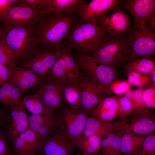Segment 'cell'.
Segmentation results:
<instances>
[{
    "mask_svg": "<svg viewBox=\"0 0 155 155\" xmlns=\"http://www.w3.org/2000/svg\"><path fill=\"white\" fill-rule=\"evenodd\" d=\"M127 76L128 82L130 84L143 87L152 84L150 76L146 75L133 72L129 73Z\"/></svg>",
    "mask_w": 155,
    "mask_h": 155,
    "instance_id": "36",
    "label": "cell"
},
{
    "mask_svg": "<svg viewBox=\"0 0 155 155\" xmlns=\"http://www.w3.org/2000/svg\"><path fill=\"white\" fill-rule=\"evenodd\" d=\"M121 0H92L84 4L76 11L78 23L88 21L96 22L98 19L113 11Z\"/></svg>",
    "mask_w": 155,
    "mask_h": 155,
    "instance_id": "13",
    "label": "cell"
},
{
    "mask_svg": "<svg viewBox=\"0 0 155 155\" xmlns=\"http://www.w3.org/2000/svg\"><path fill=\"white\" fill-rule=\"evenodd\" d=\"M48 74L51 75L58 83L65 84H76L67 69L60 53L58 57L49 70Z\"/></svg>",
    "mask_w": 155,
    "mask_h": 155,
    "instance_id": "26",
    "label": "cell"
},
{
    "mask_svg": "<svg viewBox=\"0 0 155 155\" xmlns=\"http://www.w3.org/2000/svg\"><path fill=\"white\" fill-rule=\"evenodd\" d=\"M72 50L63 43L59 51L67 69L76 83L78 78L81 72L78 69Z\"/></svg>",
    "mask_w": 155,
    "mask_h": 155,
    "instance_id": "29",
    "label": "cell"
},
{
    "mask_svg": "<svg viewBox=\"0 0 155 155\" xmlns=\"http://www.w3.org/2000/svg\"><path fill=\"white\" fill-rule=\"evenodd\" d=\"M144 26L149 30L155 31V8L152 10L147 20L144 23Z\"/></svg>",
    "mask_w": 155,
    "mask_h": 155,
    "instance_id": "44",
    "label": "cell"
},
{
    "mask_svg": "<svg viewBox=\"0 0 155 155\" xmlns=\"http://www.w3.org/2000/svg\"><path fill=\"white\" fill-rule=\"evenodd\" d=\"M119 155H123L121 153Z\"/></svg>",
    "mask_w": 155,
    "mask_h": 155,
    "instance_id": "49",
    "label": "cell"
},
{
    "mask_svg": "<svg viewBox=\"0 0 155 155\" xmlns=\"http://www.w3.org/2000/svg\"><path fill=\"white\" fill-rule=\"evenodd\" d=\"M87 3L84 0H50L49 12L51 13L75 12Z\"/></svg>",
    "mask_w": 155,
    "mask_h": 155,
    "instance_id": "27",
    "label": "cell"
},
{
    "mask_svg": "<svg viewBox=\"0 0 155 155\" xmlns=\"http://www.w3.org/2000/svg\"><path fill=\"white\" fill-rule=\"evenodd\" d=\"M46 15L44 11L38 8L18 4L10 8L1 22L15 26H28L35 24Z\"/></svg>",
    "mask_w": 155,
    "mask_h": 155,
    "instance_id": "11",
    "label": "cell"
},
{
    "mask_svg": "<svg viewBox=\"0 0 155 155\" xmlns=\"http://www.w3.org/2000/svg\"><path fill=\"white\" fill-rule=\"evenodd\" d=\"M81 110H73L64 104L56 115L59 127L68 136H80L88 117Z\"/></svg>",
    "mask_w": 155,
    "mask_h": 155,
    "instance_id": "10",
    "label": "cell"
},
{
    "mask_svg": "<svg viewBox=\"0 0 155 155\" xmlns=\"http://www.w3.org/2000/svg\"><path fill=\"white\" fill-rule=\"evenodd\" d=\"M11 154L6 135L0 131V155H11Z\"/></svg>",
    "mask_w": 155,
    "mask_h": 155,
    "instance_id": "42",
    "label": "cell"
},
{
    "mask_svg": "<svg viewBox=\"0 0 155 155\" xmlns=\"http://www.w3.org/2000/svg\"><path fill=\"white\" fill-rule=\"evenodd\" d=\"M96 22L110 36L119 38L127 36L132 27L129 15L119 6L97 20Z\"/></svg>",
    "mask_w": 155,
    "mask_h": 155,
    "instance_id": "9",
    "label": "cell"
},
{
    "mask_svg": "<svg viewBox=\"0 0 155 155\" xmlns=\"http://www.w3.org/2000/svg\"><path fill=\"white\" fill-rule=\"evenodd\" d=\"M59 54L55 47L34 48L17 66L41 76L48 74Z\"/></svg>",
    "mask_w": 155,
    "mask_h": 155,
    "instance_id": "7",
    "label": "cell"
},
{
    "mask_svg": "<svg viewBox=\"0 0 155 155\" xmlns=\"http://www.w3.org/2000/svg\"><path fill=\"white\" fill-rule=\"evenodd\" d=\"M127 11L133 18L134 27L143 28L153 9L154 0H122L119 6Z\"/></svg>",
    "mask_w": 155,
    "mask_h": 155,
    "instance_id": "16",
    "label": "cell"
},
{
    "mask_svg": "<svg viewBox=\"0 0 155 155\" xmlns=\"http://www.w3.org/2000/svg\"><path fill=\"white\" fill-rule=\"evenodd\" d=\"M23 106L31 114L54 116L57 113L46 106L35 94L25 95L22 99Z\"/></svg>",
    "mask_w": 155,
    "mask_h": 155,
    "instance_id": "24",
    "label": "cell"
},
{
    "mask_svg": "<svg viewBox=\"0 0 155 155\" xmlns=\"http://www.w3.org/2000/svg\"><path fill=\"white\" fill-rule=\"evenodd\" d=\"M74 56L79 69L90 77L102 93L112 95L111 84L121 77L118 70L84 54L77 52Z\"/></svg>",
    "mask_w": 155,
    "mask_h": 155,
    "instance_id": "3",
    "label": "cell"
},
{
    "mask_svg": "<svg viewBox=\"0 0 155 155\" xmlns=\"http://www.w3.org/2000/svg\"><path fill=\"white\" fill-rule=\"evenodd\" d=\"M115 134V132L113 128L112 131L102 139L100 149L102 152L100 155H108L109 148Z\"/></svg>",
    "mask_w": 155,
    "mask_h": 155,
    "instance_id": "40",
    "label": "cell"
},
{
    "mask_svg": "<svg viewBox=\"0 0 155 155\" xmlns=\"http://www.w3.org/2000/svg\"><path fill=\"white\" fill-rule=\"evenodd\" d=\"M119 117L127 121L128 117L135 108L132 102L125 96H118Z\"/></svg>",
    "mask_w": 155,
    "mask_h": 155,
    "instance_id": "31",
    "label": "cell"
},
{
    "mask_svg": "<svg viewBox=\"0 0 155 155\" xmlns=\"http://www.w3.org/2000/svg\"><path fill=\"white\" fill-rule=\"evenodd\" d=\"M138 155H155V133L145 135Z\"/></svg>",
    "mask_w": 155,
    "mask_h": 155,
    "instance_id": "33",
    "label": "cell"
},
{
    "mask_svg": "<svg viewBox=\"0 0 155 155\" xmlns=\"http://www.w3.org/2000/svg\"><path fill=\"white\" fill-rule=\"evenodd\" d=\"M14 59L12 51L5 42L0 40V64L7 66L12 65H14Z\"/></svg>",
    "mask_w": 155,
    "mask_h": 155,
    "instance_id": "35",
    "label": "cell"
},
{
    "mask_svg": "<svg viewBox=\"0 0 155 155\" xmlns=\"http://www.w3.org/2000/svg\"><path fill=\"white\" fill-rule=\"evenodd\" d=\"M56 117L32 115L28 116V128L36 133L44 124Z\"/></svg>",
    "mask_w": 155,
    "mask_h": 155,
    "instance_id": "34",
    "label": "cell"
},
{
    "mask_svg": "<svg viewBox=\"0 0 155 155\" xmlns=\"http://www.w3.org/2000/svg\"><path fill=\"white\" fill-rule=\"evenodd\" d=\"M4 32L3 27L0 23V38L1 37Z\"/></svg>",
    "mask_w": 155,
    "mask_h": 155,
    "instance_id": "47",
    "label": "cell"
},
{
    "mask_svg": "<svg viewBox=\"0 0 155 155\" xmlns=\"http://www.w3.org/2000/svg\"><path fill=\"white\" fill-rule=\"evenodd\" d=\"M110 36L96 22L88 21L74 25L63 43L77 52L91 56Z\"/></svg>",
    "mask_w": 155,
    "mask_h": 155,
    "instance_id": "2",
    "label": "cell"
},
{
    "mask_svg": "<svg viewBox=\"0 0 155 155\" xmlns=\"http://www.w3.org/2000/svg\"><path fill=\"white\" fill-rule=\"evenodd\" d=\"M77 155H97V154H84V153H83L82 154H78Z\"/></svg>",
    "mask_w": 155,
    "mask_h": 155,
    "instance_id": "48",
    "label": "cell"
},
{
    "mask_svg": "<svg viewBox=\"0 0 155 155\" xmlns=\"http://www.w3.org/2000/svg\"><path fill=\"white\" fill-rule=\"evenodd\" d=\"M127 37L131 53L126 62L140 58L155 60V32L132 26Z\"/></svg>",
    "mask_w": 155,
    "mask_h": 155,
    "instance_id": "6",
    "label": "cell"
},
{
    "mask_svg": "<svg viewBox=\"0 0 155 155\" xmlns=\"http://www.w3.org/2000/svg\"><path fill=\"white\" fill-rule=\"evenodd\" d=\"M10 111V108L0 107V129L6 124Z\"/></svg>",
    "mask_w": 155,
    "mask_h": 155,
    "instance_id": "45",
    "label": "cell"
},
{
    "mask_svg": "<svg viewBox=\"0 0 155 155\" xmlns=\"http://www.w3.org/2000/svg\"><path fill=\"white\" fill-rule=\"evenodd\" d=\"M155 88L145 89L142 93V98L145 107L155 109Z\"/></svg>",
    "mask_w": 155,
    "mask_h": 155,
    "instance_id": "37",
    "label": "cell"
},
{
    "mask_svg": "<svg viewBox=\"0 0 155 155\" xmlns=\"http://www.w3.org/2000/svg\"><path fill=\"white\" fill-rule=\"evenodd\" d=\"M59 127L56 117H54L44 124L35 133L39 139L44 143Z\"/></svg>",
    "mask_w": 155,
    "mask_h": 155,
    "instance_id": "30",
    "label": "cell"
},
{
    "mask_svg": "<svg viewBox=\"0 0 155 155\" xmlns=\"http://www.w3.org/2000/svg\"><path fill=\"white\" fill-rule=\"evenodd\" d=\"M114 128L120 136L121 153L123 155H138L145 135L132 133L129 128L128 123L123 119L115 122Z\"/></svg>",
    "mask_w": 155,
    "mask_h": 155,
    "instance_id": "15",
    "label": "cell"
},
{
    "mask_svg": "<svg viewBox=\"0 0 155 155\" xmlns=\"http://www.w3.org/2000/svg\"><path fill=\"white\" fill-rule=\"evenodd\" d=\"M35 25L15 26L3 24L4 32L0 40L13 52L14 65H17L35 48L32 42Z\"/></svg>",
    "mask_w": 155,
    "mask_h": 155,
    "instance_id": "4",
    "label": "cell"
},
{
    "mask_svg": "<svg viewBox=\"0 0 155 155\" xmlns=\"http://www.w3.org/2000/svg\"><path fill=\"white\" fill-rule=\"evenodd\" d=\"M15 155H34L40 150L43 142L28 127L11 141Z\"/></svg>",
    "mask_w": 155,
    "mask_h": 155,
    "instance_id": "19",
    "label": "cell"
},
{
    "mask_svg": "<svg viewBox=\"0 0 155 155\" xmlns=\"http://www.w3.org/2000/svg\"><path fill=\"white\" fill-rule=\"evenodd\" d=\"M76 146L59 127L44 142L43 155H72Z\"/></svg>",
    "mask_w": 155,
    "mask_h": 155,
    "instance_id": "14",
    "label": "cell"
},
{
    "mask_svg": "<svg viewBox=\"0 0 155 155\" xmlns=\"http://www.w3.org/2000/svg\"><path fill=\"white\" fill-rule=\"evenodd\" d=\"M25 93L13 84L7 83L0 85V104L10 107L22 104V96Z\"/></svg>",
    "mask_w": 155,
    "mask_h": 155,
    "instance_id": "22",
    "label": "cell"
},
{
    "mask_svg": "<svg viewBox=\"0 0 155 155\" xmlns=\"http://www.w3.org/2000/svg\"><path fill=\"white\" fill-rule=\"evenodd\" d=\"M76 84L81 92V110L88 115L102 98L108 96L99 90L90 77L84 72H81Z\"/></svg>",
    "mask_w": 155,
    "mask_h": 155,
    "instance_id": "12",
    "label": "cell"
},
{
    "mask_svg": "<svg viewBox=\"0 0 155 155\" xmlns=\"http://www.w3.org/2000/svg\"><path fill=\"white\" fill-rule=\"evenodd\" d=\"M63 94L65 105L73 110H81V92L76 84L66 85L64 88Z\"/></svg>",
    "mask_w": 155,
    "mask_h": 155,
    "instance_id": "28",
    "label": "cell"
},
{
    "mask_svg": "<svg viewBox=\"0 0 155 155\" xmlns=\"http://www.w3.org/2000/svg\"><path fill=\"white\" fill-rule=\"evenodd\" d=\"M69 137L75 146L81 149L84 154H96L100 150L102 139L98 136Z\"/></svg>",
    "mask_w": 155,
    "mask_h": 155,
    "instance_id": "25",
    "label": "cell"
},
{
    "mask_svg": "<svg viewBox=\"0 0 155 155\" xmlns=\"http://www.w3.org/2000/svg\"><path fill=\"white\" fill-rule=\"evenodd\" d=\"M93 110L97 111H109L119 112L118 96H108L104 97Z\"/></svg>",
    "mask_w": 155,
    "mask_h": 155,
    "instance_id": "32",
    "label": "cell"
},
{
    "mask_svg": "<svg viewBox=\"0 0 155 155\" xmlns=\"http://www.w3.org/2000/svg\"><path fill=\"white\" fill-rule=\"evenodd\" d=\"M150 77L152 83V86L153 87H155V70L153 71L150 74Z\"/></svg>",
    "mask_w": 155,
    "mask_h": 155,
    "instance_id": "46",
    "label": "cell"
},
{
    "mask_svg": "<svg viewBox=\"0 0 155 155\" xmlns=\"http://www.w3.org/2000/svg\"><path fill=\"white\" fill-rule=\"evenodd\" d=\"M127 36L119 38L110 36L90 56L118 70L131 53Z\"/></svg>",
    "mask_w": 155,
    "mask_h": 155,
    "instance_id": "5",
    "label": "cell"
},
{
    "mask_svg": "<svg viewBox=\"0 0 155 155\" xmlns=\"http://www.w3.org/2000/svg\"><path fill=\"white\" fill-rule=\"evenodd\" d=\"M67 84L57 82L51 75L48 74L43 76L40 83L32 88L34 91L33 93L57 114L64 104L63 91Z\"/></svg>",
    "mask_w": 155,
    "mask_h": 155,
    "instance_id": "8",
    "label": "cell"
},
{
    "mask_svg": "<svg viewBox=\"0 0 155 155\" xmlns=\"http://www.w3.org/2000/svg\"><path fill=\"white\" fill-rule=\"evenodd\" d=\"M130 84L128 82L117 80L113 82L111 85L110 89L112 93L118 94L126 93L129 90Z\"/></svg>",
    "mask_w": 155,
    "mask_h": 155,
    "instance_id": "38",
    "label": "cell"
},
{
    "mask_svg": "<svg viewBox=\"0 0 155 155\" xmlns=\"http://www.w3.org/2000/svg\"><path fill=\"white\" fill-rule=\"evenodd\" d=\"M119 68L121 73L126 75L133 72L147 75L155 70V61L147 59H137L125 62Z\"/></svg>",
    "mask_w": 155,
    "mask_h": 155,
    "instance_id": "23",
    "label": "cell"
},
{
    "mask_svg": "<svg viewBox=\"0 0 155 155\" xmlns=\"http://www.w3.org/2000/svg\"><path fill=\"white\" fill-rule=\"evenodd\" d=\"M114 131L115 134L109 148L108 155H119L121 153L120 136Z\"/></svg>",
    "mask_w": 155,
    "mask_h": 155,
    "instance_id": "41",
    "label": "cell"
},
{
    "mask_svg": "<svg viewBox=\"0 0 155 155\" xmlns=\"http://www.w3.org/2000/svg\"><path fill=\"white\" fill-rule=\"evenodd\" d=\"M26 110L21 105H16L10 107L6 123L5 135L7 139L11 141L24 132L28 127V116Z\"/></svg>",
    "mask_w": 155,
    "mask_h": 155,
    "instance_id": "18",
    "label": "cell"
},
{
    "mask_svg": "<svg viewBox=\"0 0 155 155\" xmlns=\"http://www.w3.org/2000/svg\"><path fill=\"white\" fill-rule=\"evenodd\" d=\"M113 128L112 123L106 122L90 115L80 136L95 135L104 138L112 131Z\"/></svg>",
    "mask_w": 155,
    "mask_h": 155,
    "instance_id": "21",
    "label": "cell"
},
{
    "mask_svg": "<svg viewBox=\"0 0 155 155\" xmlns=\"http://www.w3.org/2000/svg\"><path fill=\"white\" fill-rule=\"evenodd\" d=\"M76 12L54 13L42 17L35 24L32 42L35 47H55L59 50L71 28L78 22Z\"/></svg>",
    "mask_w": 155,
    "mask_h": 155,
    "instance_id": "1",
    "label": "cell"
},
{
    "mask_svg": "<svg viewBox=\"0 0 155 155\" xmlns=\"http://www.w3.org/2000/svg\"><path fill=\"white\" fill-rule=\"evenodd\" d=\"M130 115L131 117L128 127L132 133L144 135L154 132L155 116L152 109L135 108Z\"/></svg>",
    "mask_w": 155,
    "mask_h": 155,
    "instance_id": "17",
    "label": "cell"
},
{
    "mask_svg": "<svg viewBox=\"0 0 155 155\" xmlns=\"http://www.w3.org/2000/svg\"><path fill=\"white\" fill-rule=\"evenodd\" d=\"M9 77V66L0 64V85L8 83Z\"/></svg>",
    "mask_w": 155,
    "mask_h": 155,
    "instance_id": "43",
    "label": "cell"
},
{
    "mask_svg": "<svg viewBox=\"0 0 155 155\" xmlns=\"http://www.w3.org/2000/svg\"><path fill=\"white\" fill-rule=\"evenodd\" d=\"M20 0H0V22L5 17L10 8L18 4Z\"/></svg>",
    "mask_w": 155,
    "mask_h": 155,
    "instance_id": "39",
    "label": "cell"
},
{
    "mask_svg": "<svg viewBox=\"0 0 155 155\" xmlns=\"http://www.w3.org/2000/svg\"><path fill=\"white\" fill-rule=\"evenodd\" d=\"M38 155L37 154H35V155Z\"/></svg>",
    "mask_w": 155,
    "mask_h": 155,
    "instance_id": "50",
    "label": "cell"
},
{
    "mask_svg": "<svg viewBox=\"0 0 155 155\" xmlns=\"http://www.w3.org/2000/svg\"><path fill=\"white\" fill-rule=\"evenodd\" d=\"M9 67V77L8 83L14 85L24 93L36 86L43 77L14 65Z\"/></svg>",
    "mask_w": 155,
    "mask_h": 155,
    "instance_id": "20",
    "label": "cell"
}]
</instances>
